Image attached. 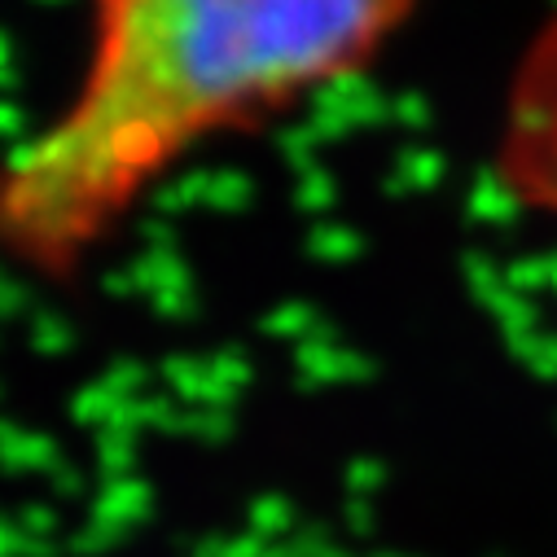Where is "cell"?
Returning a JSON list of instances; mask_svg holds the SVG:
<instances>
[{
    "label": "cell",
    "mask_w": 557,
    "mask_h": 557,
    "mask_svg": "<svg viewBox=\"0 0 557 557\" xmlns=\"http://www.w3.org/2000/svg\"><path fill=\"white\" fill-rule=\"evenodd\" d=\"M496 185L535 215H557V10L531 32L496 123Z\"/></svg>",
    "instance_id": "2"
},
{
    "label": "cell",
    "mask_w": 557,
    "mask_h": 557,
    "mask_svg": "<svg viewBox=\"0 0 557 557\" xmlns=\"http://www.w3.org/2000/svg\"><path fill=\"white\" fill-rule=\"evenodd\" d=\"M79 66L0 185V242L71 276L189 159L364 79L426 0H79Z\"/></svg>",
    "instance_id": "1"
}]
</instances>
